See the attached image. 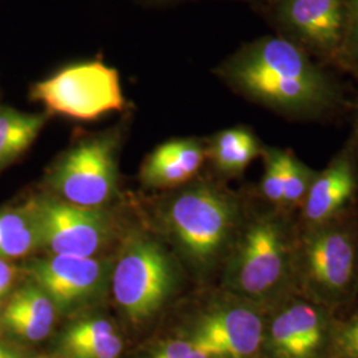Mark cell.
I'll use <instances>...</instances> for the list:
<instances>
[{
	"mask_svg": "<svg viewBox=\"0 0 358 358\" xmlns=\"http://www.w3.org/2000/svg\"><path fill=\"white\" fill-rule=\"evenodd\" d=\"M112 268L103 259L50 255L32 260L26 269L31 282L51 297L56 310L69 315L101 299Z\"/></svg>",
	"mask_w": 358,
	"mask_h": 358,
	"instance_id": "cell-9",
	"label": "cell"
},
{
	"mask_svg": "<svg viewBox=\"0 0 358 358\" xmlns=\"http://www.w3.org/2000/svg\"><path fill=\"white\" fill-rule=\"evenodd\" d=\"M48 120L47 112L27 113L0 105V171L26 153Z\"/></svg>",
	"mask_w": 358,
	"mask_h": 358,
	"instance_id": "cell-18",
	"label": "cell"
},
{
	"mask_svg": "<svg viewBox=\"0 0 358 358\" xmlns=\"http://www.w3.org/2000/svg\"><path fill=\"white\" fill-rule=\"evenodd\" d=\"M0 358H19V356L11 348L0 344Z\"/></svg>",
	"mask_w": 358,
	"mask_h": 358,
	"instance_id": "cell-26",
	"label": "cell"
},
{
	"mask_svg": "<svg viewBox=\"0 0 358 358\" xmlns=\"http://www.w3.org/2000/svg\"><path fill=\"white\" fill-rule=\"evenodd\" d=\"M41 248V231L35 199L0 210V259L13 260Z\"/></svg>",
	"mask_w": 358,
	"mask_h": 358,
	"instance_id": "cell-17",
	"label": "cell"
},
{
	"mask_svg": "<svg viewBox=\"0 0 358 358\" xmlns=\"http://www.w3.org/2000/svg\"><path fill=\"white\" fill-rule=\"evenodd\" d=\"M264 155V176L262 190L269 202L282 205V149L269 148L262 152Z\"/></svg>",
	"mask_w": 358,
	"mask_h": 358,
	"instance_id": "cell-22",
	"label": "cell"
},
{
	"mask_svg": "<svg viewBox=\"0 0 358 358\" xmlns=\"http://www.w3.org/2000/svg\"><path fill=\"white\" fill-rule=\"evenodd\" d=\"M356 174L349 154L338 155L320 174H316L304 201V215L315 226L329 222L352 198Z\"/></svg>",
	"mask_w": 358,
	"mask_h": 358,
	"instance_id": "cell-14",
	"label": "cell"
},
{
	"mask_svg": "<svg viewBox=\"0 0 358 358\" xmlns=\"http://www.w3.org/2000/svg\"><path fill=\"white\" fill-rule=\"evenodd\" d=\"M122 349L121 336L103 317L77 321L60 340V353L64 358H118Z\"/></svg>",
	"mask_w": 358,
	"mask_h": 358,
	"instance_id": "cell-16",
	"label": "cell"
},
{
	"mask_svg": "<svg viewBox=\"0 0 358 358\" xmlns=\"http://www.w3.org/2000/svg\"><path fill=\"white\" fill-rule=\"evenodd\" d=\"M17 268L10 260L0 259V299L11 291L16 282Z\"/></svg>",
	"mask_w": 358,
	"mask_h": 358,
	"instance_id": "cell-25",
	"label": "cell"
},
{
	"mask_svg": "<svg viewBox=\"0 0 358 358\" xmlns=\"http://www.w3.org/2000/svg\"><path fill=\"white\" fill-rule=\"evenodd\" d=\"M291 251L282 223L259 217L250 224L226 269L231 292L247 300H269L280 292L289 276Z\"/></svg>",
	"mask_w": 358,
	"mask_h": 358,
	"instance_id": "cell-6",
	"label": "cell"
},
{
	"mask_svg": "<svg viewBox=\"0 0 358 358\" xmlns=\"http://www.w3.org/2000/svg\"><path fill=\"white\" fill-rule=\"evenodd\" d=\"M56 307L36 282H27L11 296L1 313V322L10 332L31 343L44 340L52 332Z\"/></svg>",
	"mask_w": 358,
	"mask_h": 358,
	"instance_id": "cell-15",
	"label": "cell"
},
{
	"mask_svg": "<svg viewBox=\"0 0 358 358\" xmlns=\"http://www.w3.org/2000/svg\"><path fill=\"white\" fill-rule=\"evenodd\" d=\"M215 73L244 97L285 115H320L340 100L338 87L324 66L279 35L244 44Z\"/></svg>",
	"mask_w": 358,
	"mask_h": 358,
	"instance_id": "cell-1",
	"label": "cell"
},
{
	"mask_svg": "<svg viewBox=\"0 0 358 358\" xmlns=\"http://www.w3.org/2000/svg\"><path fill=\"white\" fill-rule=\"evenodd\" d=\"M166 223L189 260L198 267H208L230 241L236 207L215 187L199 185L170 202Z\"/></svg>",
	"mask_w": 358,
	"mask_h": 358,
	"instance_id": "cell-5",
	"label": "cell"
},
{
	"mask_svg": "<svg viewBox=\"0 0 358 358\" xmlns=\"http://www.w3.org/2000/svg\"><path fill=\"white\" fill-rule=\"evenodd\" d=\"M327 337V319L320 308L296 301L275 316L268 331L275 358H317Z\"/></svg>",
	"mask_w": 358,
	"mask_h": 358,
	"instance_id": "cell-12",
	"label": "cell"
},
{
	"mask_svg": "<svg viewBox=\"0 0 358 358\" xmlns=\"http://www.w3.org/2000/svg\"><path fill=\"white\" fill-rule=\"evenodd\" d=\"M29 97L41 103L50 115L78 121H94L127 106L118 71L101 60L65 65L35 83Z\"/></svg>",
	"mask_w": 358,
	"mask_h": 358,
	"instance_id": "cell-2",
	"label": "cell"
},
{
	"mask_svg": "<svg viewBox=\"0 0 358 358\" xmlns=\"http://www.w3.org/2000/svg\"><path fill=\"white\" fill-rule=\"evenodd\" d=\"M332 348L336 358H358V315L333 332Z\"/></svg>",
	"mask_w": 358,
	"mask_h": 358,
	"instance_id": "cell-23",
	"label": "cell"
},
{
	"mask_svg": "<svg viewBox=\"0 0 358 358\" xmlns=\"http://www.w3.org/2000/svg\"><path fill=\"white\" fill-rule=\"evenodd\" d=\"M206 159V146L195 138L164 142L146 157L140 170L142 183L149 187H176L192 179Z\"/></svg>",
	"mask_w": 358,
	"mask_h": 358,
	"instance_id": "cell-13",
	"label": "cell"
},
{
	"mask_svg": "<svg viewBox=\"0 0 358 358\" xmlns=\"http://www.w3.org/2000/svg\"><path fill=\"white\" fill-rule=\"evenodd\" d=\"M1 313H3V312H1V306H0V322H1Z\"/></svg>",
	"mask_w": 358,
	"mask_h": 358,
	"instance_id": "cell-27",
	"label": "cell"
},
{
	"mask_svg": "<svg viewBox=\"0 0 358 358\" xmlns=\"http://www.w3.org/2000/svg\"><path fill=\"white\" fill-rule=\"evenodd\" d=\"M149 358H211L189 340H174L157 348Z\"/></svg>",
	"mask_w": 358,
	"mask_h": 358,
	"instance_id": "cell-24",
	"label": "cell"
},
{
	"mask_svg": "<svg viewBox=\"0 0 358 358\" xmlns=\"http://www.w3.org/2000/svg\"><path fill=\"white\" fill-rule=\"evenodd\" d=\"M260 143L250 129H224L217 133L208 146L206 158L223 174H239L262 153Z\"/></svg>",
	"mask_w": 358,
	"mask_h": 358,
	"instance_id": "cell-19",
	"label": "cell"
},
{
	"mask_svg": "<svg viewBox=\"0 0 358 358\" xmlns=\"http://www.w3.org/2000/svg\"><path fill=\"white\" fill-rule=\"evenodd\" d=\"M278 35L313 59L337 64L345 28L346 0H269Z\"/></svg>",
	"mask_w": 358,
	"mask_h": 358,
	"instance_id": "cell-7",
	"label": "cell"
},
{
	"mask_svg": "<svg viewBox=\"0 0 358 358\" xmlns=\"http://www.w3.org/2000/svg\"><path fill=\"white\" fill-rule=\"evenodd\" d=\"M336 65L358 78V0H346L345 28Z\"/></svg>",
	"mask_w": 358,
	"mask_h": 358,
	"instance_id": "cell-21",
	"label": "cell"
},
{
	"mask_svg": "<svg viewBox=\"0 0 358 358\" xmlns=\"http://www.w3.org/2000/svg\"><path fill=\"white\" fill-rule=\"evenodd\" d=\"M38 358H48V357H38Z\"/></svg>",
	"mask_w": 358,
	"mask_h": 358,
	"instance_id": "cell-28",
	"label": "cell"
},
{
	"mask_svg": "<svg viewBox=\"0 0 358 358\" xmlns=\"http://www.w3.org/2000/svg\"><path fill=\"white\" fill-rule=\"evenodd\" d=\"M263 336L264 324L255 308L247 303H232L203 315L189 341L208 357L254 358Z\"/></svg>",
	"mask_w": 358,
	"mask_h": 358,
	"instance_id": "cell-11",
	"label": "cell"
},
{
	"mask_svg": "<svg viewBox=\"0 0 358 358\" xmlns=\"http://www.w3.org/2000/svg\"><path fill=\"white\" fill-rule=\"evenodd\" d=\"M41 248L50 255L94 257L108 244L112 223L103 208L72 205L55 198H35Z\"/></svg>",
	"mask_w": 358,
	"mask_h": 358,
	"instance_id": "cell-10",
	"label": "cell"
},
{
	"mask_svg": "<svg viewBox=\"0 0 358 358\" xmlns=\"http://www.w3.org/2000/svg\"><path fill=\"white\" fill-rule=\"evenodd\" d=\"M120 146L118 129L80 138L53 162L48 186L64 202L101 208L117 190Z\"/></svg>",
	"mask_w": 358,
	"mask_h": 358,
	"instance_id": "cell-3",
	"label": "cell"
},
{
	"mask_svg": "<svg viewBox=\"0 0 358 358\" xmlns=\"http://www.w3.org/2000/svg\"><path fill=\"white\" fill-rule=\"evenodd\" d=\"M282 205L304 203L316 174L287 150H282Z\"/></svg>",
	"mask_w": 358,
	"mask_h": 358,
	"instance_id": "cell-20",
	"label": "cell"
},
{
	"mask_svg": "<svg viewBox=\"0 0 358 358\" xmlns=\"http://www.w3.org/2000/svg\"><path fill=\"white\" fill-rule=\"evenodd\" d=\"M115 304L133 324L154 316L176 289L177 273L165 250L148 238L125 244L112 268Z\"/></svg>",
	"mask_w": 358,
	"mask_h": 358,
	"instance_id": "cell-4",
	"label": "cell"
},
{
	"mask_svg": "<svg viewBox=\"0 0 358 358\" xmlns=\"http://www.w3.org/2000/svg\"><path fill=\"white\" fill-rule=\"evenodd\" d=\"M301 267L307 288L316 299L338 303L353 289L357 269V251L349 231L320 224L308 235Z\"/></svg>",
	"mask_w": 358,
	"mask_h": 358,
	"instance_id": "cell-8",
	"label": "cell"
}]
</instances>
